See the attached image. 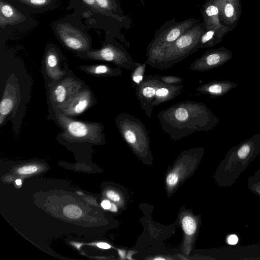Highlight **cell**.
Here are the masks:
<instances>
[{"label": "cell", "instance_id": "6da1fadb", "mask_svg": "<svg viewBox=\"0 0 260 260\" xmlns=\"http://www.w3.org/2000/svg\"><path fill=\"white\" fill-rule=\"evenodd\" d=\"M157 117L162 129L176 140L197 132L208 131L219 122L205 104L189 100L159 111Z\"/></svg>", "mask_w": 260, "mask_h": 260}, {"label": "cell", "instance_id": "7a4b0ae2", "mask_svg": "<svg viewBox=\"0 0 260 260\" xmlns=\"http://www.w3.org/2000/svg\"><path fill=\"white\" fill-rule=\"evenodd\" d=\"M182 85H172L161 81L157 75L145 76L136 87V94L140 106L150 118L155 106L170 101L182 91Z\"/></svg>", "mask_w": 260, "mask_h": 260}, {"label": "cell", "instance_id": "3957f363", "mask_svg": "<svg viewBox=\"0 0 260 260\" xmlns=\"http://www.w3.org/2000/svg\"><path fill=\"white\" fill-rule=\"evenodd\" d=\"M200 21V19L191 18L177 21L174 18L164 23L155 31L153 39L147 46V64L153 68L166 49Z\"/></svg>", "mask_w": 260, "mask_h": 260}, {"label": "cell", "instance_id": "277c9868", "mask_svg": "<svg viewBox=\"0 0 260 260\" xmlns=\"http://www.w3.org/2000/svg\"><path fill=\"white\" fill-rule=\"evenodd\" d=\"M206 29L203 22L192 26L166 49L153 68L168 69L197 51L200 38Z\"/></svg>", "mask_w": 260, "mask_h": 260}, {"label": "cell", "instance_id": "5b68a950", "mask_svg": "<svg viewBox=\"0 0 260 260\" xmlns=\"http://www.w3.org/2000/svg\"><path fill=\"white\" fill-rule=\"evenodd\" d=\"M116 124L124 141L132 147L145 148L149 142V132L140 119L127 113H121Z\"/></svg>", "mask_w": 260, "mask_h": 260}, {"label": "cell", "instance_id": "8992f818", "mask_svg": "<svg viewBox=\"0 0 260 260\" xmlns=\"http://www.w3.org/2000/svg\"><path fill=\"white\" fill-rule=\"evenodd\" d=\"M57 119L63 130L62 134L69 139L93 140L104 134L100 123L76 120L62 114H59Z\"/></svg>", "mask_w": 260, "mask_h": 260}, {"label": "cell", "instance_id": "52a82bcc", "mask_svg": "<svg viewBox=\"0 0 260 260\" xmlns=\"http://www.w3.org/2000/svg\"><path fill=\"white\" fill-rule=\"evenodd\" d=\"M88 58L111 62L116 66L132 70L138 64L127 50L118 43H107L100 50L86 52Z\"/></svg>", "mask_w": 260, "mask_h": 260}, {"label": "cell", "instance_id": "ba28073f", "mask_svg": "<svg viewBox=\"0 0 260 260\" xmlns=\"http://www.w3.org/2000/svg\"><path fill=\"white\" fill-rule=\"evenodd\" d=\"M232 57L233 53L224 47L208 50L191 63L189 70L208 71L223 65Z\"/></svg>", "mask_w": 260, "mask_h": 260}, {"label": "cell", "instance_id": "9c48e42d", "mask_svg": "<svg viewBox=\"0 0 260 260\" xmlns=\"http://www.w3.org/2000/svg\"><path fill=\"white\" fill-rule=\"evenodd\" d=\"M93 101L91 91L87 89H81L64 104L57 107L58 112L68 116L80 115L89 108Z\"/></svg>", "mask_w": 260, "mask_h": 260}, {"label": "cell", "instance_id": "30bf717a", "mask_svg": "<svg viewBox=\"0 0 260 260\" xmlns=\"http://www.w3.org/2000/svg\"><path fill=\"white\" fill-rule=\"evenodd\" d=\"M82 83L72 77H67L50 90L51 101L56 108L64 104L81 89Z\"/></svg>", "mask_w": 260, "mask_h": 260}, {"label": "cell", "instance_id": "8fae6325", "mask_svg": "<svg viewBox=\"0 0 260 260\" xmlns=\"http://www.w3.org/2000/svg\"><path fill=\"white\" fill-rule=\"evenodd\" d=\"M201 13L206 29L215 30L221 38H223L225 34L235 28L225 25L221 22L218 8L210 0H207L203 5Z\"/></svg>", "mask_w": 260, "mask_h": 260}, {"label": "cell", "instance_id": "7c38bea8", "mask_svg": "<svg viewBox=\"0 0 260 260\" xmlns=\"http://www.w3.org/2000/svg\"><path fill=\"white\" fill-rule=\"evenodd\" d=\"M217 7L221 22L235 27L241 15V0H210Z\"/></svg>", "mask_w": 260, "mask_h": 260}, {"label": "cell", "instance_id": "4fadbf2b", "mask_svg": "<svg viewBox=\"0 0 260 260\" xmlns=\"http://www.w3.org/2000/svg\"><path fill=\"white\" fill-rule=\"evenodd\" d=\"M58 31L60 38L70 48L79 51L88 48L87 38L78 30L71 26L64 25H61Z\"/></svg>", "mask_w": 260, "mask_h": 260}, {"label": "cell", "instance_id": "5bb4252c", "mask_svg": "<svg viewBox=\"0 0 260 260\" xmlns=\"http://www.w3.org/2000/svg\"><path fill=\"white\" fill-rule=\"evenodd\" d=\"M237 86L236 83L230 81L216 80L200 86L196 91L212 98H216L224 95Z\"/></svg>", "mask_w": 260, "mask_h": 260}, {"label": "cell", "instance_id": "9a60e30c", "mask_svg": "<svg viewBox=\"0 0 260 260\" xmlns=\"http://www.w3.org/2000/svg\"><path fill=\"white\" fill-rule=\"evenodd\" d=\"M16 88L10 84H7L0 103L1 125L16 106Z\"/></svg>", "mask_w": 260, "mask_h": 260}, {"label": "cell", "instance_id": "2e32d148", "mask_svg": "<svg viewBox=\"0 0 260 260\" xmlns=\"http://www.w3.org/2000/svg\"><path fill=\"white\" fill-rule=\"evenodd\" d=\"M88 74L101 76H118L122 75L120 68L111 67L107 64H97L81 67Z\"/></svg>", "mask_w": 260, "mask_h": 260}, {"label": "cell", "instance_id": "e0dca14e", "mask_svg": "<svg viewBox=\"0 0 260 260\" xmlns=\"http://www.w3.org/2000/svg\"><path fill=\"white\" fill-rule=\"evenodd\" d=\"M57 57L53 52H49L45 60V67L47 73L53 79H59L63 76V72L58 66Z\"/></svg>", "mask_w": 260, "mask_h": 260}, {"label": "cell", "instance_id": "ac0fdd59", "mask_svg": "<svg viewBox=\"0 0 260 260\" xmlns=\"http://www.w3.org/2000/svg\"><path fill=\"white\" fill-rule=\"evenodd\" d=\"M223 40L220 37L217 32L212 29H206L201 35L199 42V49L212 47Z\"/></svg>", "mask_w": 260, "mask_h": 260}, {"label": "cell", "instance_id": "d6986e66", "mask_svg": "<svg viewBox=\"0 0 260 260\" xmlns=\"http://www.w3.org/2000/svg\"><path fill=\"white\" fill-rule=\"evenodd\" d=\"M147 63H139L132 70L131 74V79L133 84L138 86L144 80Z\"/></svg>", "mask_w": 260, "mask_h": 260}, {"label": "cell", "instance_id": "ffe728a7", "mask_svg": "<svg viewBox=\"0 0 260 260\" xmlns=\"http://www.w3.org/2000/svg\"><path fill=\"white\" fill-rule=\"evenodd\" d=\"M254 140V136L250 139L247 140L239 148L237 151V155L239 158L244 159L249 155L252 149Z\"/></svg>", "mask_w": 260, "mask_h": 260}, {"label": "cell", "instance_id": "44dd1931", "mask_svg": "<svg viewBox=\"0 0 260 260\" xmlns=\"http://www.w3.org/2000/svg\"><path fill=\"white\" fill-rule=\"evenodd\" d=\"M182 228L184 232L191 235L195 232L197 225L194 219L190 216H186L182 219Z\"/></svg>", "mask_w": 260, "mask_h": 260}, {"label": "cell", "instance_id": "7402d4cb", "mask_svg": "<svg viewBox=\"0 0 260 260\" xmlns=\"http://www.w3.org/2000/svg\"><path fill=\"white\" fill-rule=\"evenodd\" d=\"M63 214L66 216L71 219H77L82 215V210L78 207L74 205H69L63 209Z\"/></svg>", "mask_w": 260, "mask_h": 260}, {"label": "cell", "instance_id": "603a6c76", "mask_svg": "<svg viewBox=\"0 0 260 260\" xmlns=\"http://www.w3.org/2000/svg\"><path fill=\"white\" fill-rule=\"evenodd\" d=\"M158 77L162 82L172 85H180L183 80L182 78L176 76H158Z\"/></svg>", "mask_w": 260, "mask_h": 260}, {"label": "cell", "instance_id": "cb8c5ba5", "mask_svg": "<svg viewBox=\"0 0 260 260\" xmlns=\"http://www.w3.org/2000/svg\"><path fill=\"white\" fill-rule=\"evenodd\" d=\"M1 11L2 14L6 18H11L14 15V10L9 5L2 4L1 5Z\"/></svg>", "mask_w": 260, "mask_h": 260}, {"label": "cell", "instance_id": "d4e9b609", "mask_svg": "<svg viewBox=\"0 0 260 260\" xmlns=\"http://www.w3.org/2000/svg\"><path fill=\"white\" fill-rule=\"evenodd\" d=\"M37 169V167L35 166H24L19 168L17 172L22 175H28L36 172Z\"/></svg>", "mask_w": 260, "mask_h": 260}, {"label": "cell", "instance_id": "484cf974", "mask_svg": "<svg viewBox=\"0 0 260 260\" xmlns=\"http://www.w3.org/2000/svg\"><path fill=\"white\" fill-rule=\"evenodd\" d=\"M178 180V177L176 174L171 173L168 175L167 178V182L170 185H175Z\"/></svg>", "mask_w": 260, "mask_h": 260}, {"label": "cell", "instance_id": "4316f807", "mask_svg": "<svg viewBox=\"0 0 260 260\" xmlns=\"http://www.w3.org/2000/svg\"><path fill=\"white\" fill-rule=\"evenodd\" d=\"M106 195L108 198L113 201L118 202L120 200L119 194L113 190H108L106 193Z\"/></svg>", "mask_w": 260, "mask_h": 260}, {"label": "cell", "instance_id": "83f0119b", "mask_svg": "<svg viewBox=\"0 0 260 260\" xmlns=\"http://www.w3.org/2000/svg\"><path fill=\"white\" fill-rule=\"evenodd\" d=\"M238 241V238L235 235H231L228 238V242L230 245H235Z\"/></svg>", "mask_w": 260, "mask_h": 260}, {"label": "cell", "instance_id": "f1b7e54d", "mask_svg": "<svg viewBox=\"0 0 260 260\" xmlns=\"http://www.w3.org/2000/svg\"><path fill=\"white\" fill-rule=\"evenodd\" d=\"M101 206L104 209H110L111 203L109 201L105 200L102 202Z\"/></svg>", "mask_w": 260, "mask_h": 260}, {"label": "cell", "instance_id": "f546056e", "mask_svg": "<svg viewBox=\"0 0 260 260\" xmlns=\"http://www.w3.org/2000/svg\"><path fill=\"white\" fill-rule=\"evenodd\" d=\"M32 4L36 5H42L46 3L47 0H29Z\"/></svg>", "mask_w": 260, "mask_h": 260}, {"label": "cell", "instance_id": "4dcf8cb0", "mask_svg": "<svg viewBox=\"0 0 260 260\" xmlns=\"http://www.w3.org/2000/svg\"><path fill=\"white\" fill-rule=\"evenodd\" d=\"M97 246L102 249H109L111 247L110 245L106 243L101 242L97 244Z\"/></svg>", "mask_w": 260, "mask_h": 260}, {"label": "cell", "instance_id": "1f68e13d", "mask_svg": "<svg viewBox=\"0 0 260 260\" xmlns=\"http://www.w3.org/2000/svg\"><path fill=\"white\" fill-rule=\"evenodd\" d=\"M86 4L89 5H93L95 4V0H83Z\"/></svg>", "mask_w": 260, "mask_h": 260}, {"label": "cell", "instance_id": "d6a6232c", "mask_svg": "<svg viewBox=\"0 0 260 260\" xmlns=\"http://www.w3.org/2000/svg\"><path fill=\"white\" fill-rule=\"evenodd\" d=\"M110 210L113 212H116L117 211V207L116 205L112 203Z\"/></svg>", "mask_w": 260, "mask_h": 260}, {"label": "cell", "instance_id": "836d02e7", "mask_svg": "<svg viewBox=\"0 0 260 260\" xmlns=\"http://www.w3.org/2000/svg\"><path fill=\"white\" fill-rule=\"evenodd\" d=\"M15 182L17 185H20L21 184V180L18 179L15 181Z\"/></svg>", "mask_w": 260, "mask_h": 260}, {"label": "cell", "instance_id": "e575fe53", "mask_svg": "<svg viewBox=\"0 0 260 260\" xmlns=\"http://www.w3.org/2000/svg\"><path fill=\"white\" fill-rule=\"evenodd\" d=\"M165 259V258H162V257H156V258H154V259H156V260H157V259Z\"/></svg>", "mask_w": 260, "mask_h": 260}, {"label": "cell", "instance_id": "d590c367", "mask_svg": "<svg viewBox=\"0 0 260 260\" xmlns=\"http://www.w3.org/2000/svg\"><path fill=\"white\" fill-rule=\"evenodd\" d=\"M258 191L260 193V191Z\"/></svg>", "mask_w": 260, "mask_h": 260}, {"label": "cell", "instance_id": "8d00e7d4", "mask_svg": "<svg viewBox=\"0 0 260 260\" xmlns=\"http://www.w3.org/2000/svg\"><path fill=\"white\" fill-rule=\"evenodd\" d=\"M259 52H260V47H259Z\"/></svg>", "mask_w": 260, "mask_h": 260}]
</instances>
